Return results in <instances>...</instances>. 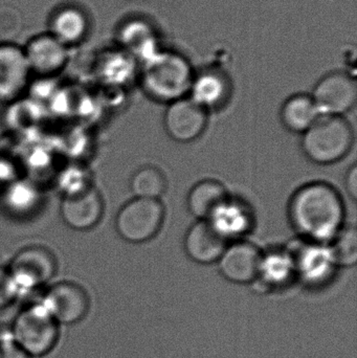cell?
I'll list each match as a JSON object with an SVG mask.
<instances>
[{"label": "cell", "instance_id": "ffe728a7", "mask_svg": "<svg viewBox=\"0 0 357 358\" xmlns=\"http://www.w3.org/2000/svg\"><path fill=\"white\" fill-rule=\"evenodd\" d=\"M281 121L289 131L304 134L322 117L312 96L299 94L291 96L282 105Z\"/></svg>", "mask_w": 357, "mask_h": 358}, {"label": "cell", "instance_id": "603a6c76", "mask_svg": "<svg viewBox=\"0 0 357 358\" xmlns=\"http://www.w3.org/2000/svg\"><path fill=\"white\" fill-rule=\"evenodd\" d=\"M167 189V180L161 170L152 166L140 168L132 176L130 189L136 198L159 199Z\"/></svg>", "mask_w": 357, "mask_h": 358}, {"label": "cell", "instance_id": "2e32d148", "mask_svg": "<svg viewBox=\"0 0 357 358\" xmlns=\"http://www.w3.org/2000/svg\"><path fill=\"white\" fill-rule=\"evenodd\" d=\"M89 19L78 6H66L57 10L50 21V35L67 48L78 45L87 37Z\"/></svg>", "mask_w": 357, "mask_h": 358}, {"label": "cell", "instance_id": "52a82bcc", "mask_svg": "<svg viewBox=\"0 0 357 358\" xmlns=\"http://www.w3.org/2000/svg\"><path fill=\"white\" fill-rule=\"evenodd\" d=\"M40 303L59 326L75 325L89 310L87 292L73 282H59L50 286Z\"/></svg>", "mask_w": 357, "mask_h": 358}, {"label": "cell", "instance_id": "7c38bea8", "mask_svg": "<svg viewBox=\"0 0 357 358\" xmlns=\"http://www.w3.org/2000/svg\"><path fill=\"white\" fill-rule=\"evenodd\" d=\"M261 259V250L255 244L236 241L226 246L217 261L218 268L228 281L249 284L257 280Z\"/></svg>", "mask_w": 357, "mask_h": 358}, {"label": "cell", "instance_id": "277c9868", "mask_svg": "<svg viewBox=\"0 0 357 358\" xmlns=\"http://www.w3.org/2000/svg\"><path fill=\"white\" fill-rule=\"evenodd\" d=\"M58 338V324L40 302L24 307L13 322L10 340L31 358L48 355Z\"/></svg>", "mask_w": 357, "mask_h": 358}, {"label": "cell", "instance_id": "3957f363", "mask_svg": "<svg viewBox=\"0 0 357 358\" xmlns=\"http://www.w3.org/2000/svg\"><path fill=\"white\" fill-rule=\"evenodd\" d=\"M193 79L190 64L182 56L156 52L146 60L143 85L151 98L171 103L189 94Z\"/></svg>", "mask_w": 357, "mask_h": 358}, {"label": "cell", "instance_id": "d4e9b609", "mask_svg": "<svg viewBox=\"0 0 357 358\" xmlns=\"http://www.w3.org/2000/svg\"><path fill=\"white\" fill-rule=\"evenodd\" d=\"M329 246L335 266L351 267L357 262V231L344 227Z\"/></svg>", "mask_w": 357, "mask_h": 358}, {"label": "cell", "instance_id": "44dd1931", "mask_svg": "<svg viewBox=\"0 0 357 358\" xmlns=\"http://www.w3.org/2000/svg\"><path fill=\"white\" fill-rule=\"evenodd\" d=\"M190 98L207 109L217 108L226 102L230 94L228 81L217 73H203L193 79Z\"/></svg>", "mask_w": 357, "mask_h": 358}, {"label": "cell", "instance_id": "cb8c5ba5", "mask_svg": "<svg viewBox=\"0 0 357 358\" xmlns=\"http://www.w3.org/2000/svg\"><path fill=\"white\" fill-rule=\"evenodd\" d=\"M122 37L130 52L140 55L146 60L157 52H154V34L146 23L140 21L129 23L124 27Z\"/></svg>", "mask_w": 357, "mask_h": 358}, {"label": "cell", "instance_id": "83f0119b", "mask_svg": "<svg viewBox=\"0 0 357 358\" xmlns=\"http://www.w3.org/2000/svg\"><path fill=\"white\" fill-rule=\"evenodd\" d=\"M17 178L19 176L16 166L6 157H0V191Z\"/></svg>", "mask_w": 357, "mask_h": 358}, {"label": "cell", "instance_id": "ac0fdd59", "mask_svg": "<svg viewBox=\"0 0 357 358\" xmlns=\"http://www.w3.org/2000/svg\"><path fill=\"white\" fill-rule=\"evenodd\" d=\"M207 221L228 242L242 237L249 231L252 215L247 206L238 200L228 198Z\"/></svg>", "mask_w": 357, "mask_h": 358}, {"label": "cell", "instance_id": "4316f807", "mask_svg": "<svg viewBox=\"0 0 357 358\" xmlns=\"http://www.w3.org/2000/svg\"><path fill=\"white\" fill-rule=\"evenodd\" d=\"M19 294L6 267L0 266V309L10 306Z\"/></svg>", "mask_w": 357, "mask_h": 358}, {"label": "cell", "instance_id": "7402d4cb", "mask_svg": "<svg viewBox=\"0 0 357 358\" xmlns=\"http://www.w3.org/2000/svg\"><path fill=\"white\" fill-rule=\"evenodd\" d=\"M296 273L295 262L291 252L272 250L262 254L259 275L265 283L281 284Z\"/></svg>", "mask_w": 357, "mask_h": 358}, {"label": "cell", "instance_id": "5b68a950", "mask_svg": "<svg viewBox=\"0 0 357 358\" xmlns=\"http://www.w3.org/2000/svg\"><path fill=\"white\" fill-rule=\"evenodd\" d=\"M163 219L165 208L161 200L134 197L117 213L115 229L125 241L144 243L157 235Z\"/></svg>", "mask_w": 357, "mask_h": 358}, {"label": "cell", "instance_id": "d6986e66", "mask_svg": "<svg viewBox=\"0 0 357 358\" xmlns=\"http://www.w3.org/2000/svg\"><path fill=\"white\" fill-rule=\"evenodd\" d=\"M228 198V192L221 182L215 179H205L190 189L187 206L189 212L198 220H209Z\"/></svg>", "mask_w": 357, "mask_h": 358}, {"label": "cell", "instance_id": "8fae6325", "mask_svg": "<svg viewBox=\"0 0 357 358\" xmlns=\"http://www.w3.org/2000/svg\"><path fill=\"white\" fill-rule=\"evenodd\" d=\"M23 50L31 75L39 78L52 79L68 63L69 48L50 33L31 38Z\"/></svg>", "mask_w": 357, "mask_h": 358}, {"label": "cell", "instance_id": "9c48e42d", "mask_svg": "<svg viewBox=\"0 0 357 358\" xmlns=\"http://www.w3.org/2000/svg\"><path fill=\"white\" fill-rule=\"evenodd\" d=\"M321 115L343 117L357 101L356 80L345 73H331L320 80L312 94Z\"/></svg>", "mask_w": 357, "mask_h": 358}, {"label": "cell", "instance_id": "484cf974", "mask_svg": "<svg viewBox=\"0 0 357 358\" xmlns=\"http://www.w3.org/2000/svg\"><path fill=\"white\" fill-rule=\"evenodd\" d=\"M56 182L62 197L82 193L94 185L90 181L89 171L80 164H71L63 168L57 176Z\"/></svg>", "mask_w": 357, "mask_h": 358}, {"label": "cell", "instance_id": "9a60e30c", "mask_svg": "<svg viewBox=\"0 0 357 358\" xmlns=\"http://www.w3.org/2000/svg\"><path fill=\"white\" fill-rule=\"evenodd\" d=\"M228 245V242L207 220L197 221L184 236V250L198 264L217 262Z\"/></svg>", "mask_w": 357, "mask_h": 358}, {"label": "cell", "instance_id": "6da1fadb", "mask_svg": "<svg viewBox=\"0 0 357 358\" xmlns=\"http://www.w3.org/2000/svg\"><path fill=\"white\" fill-rule=\"evenodd\" d=\"M289 216L291 227L303 239L324 245L343 229L345 203L337 189L329 183H308L291 196Z\"/></svg>", "mask_w": 357, "mask_h": 358}, {"label": "cell", "instance_id": "7a4b0ae2", "mask_svg": "<svg viewBox=\"0 0 357 358\" xmlns=\"http://www.w3.org/2000/svg\"><path fill=\"white\" fill-rule=\"evenodd\" d=\"M354 144V131L343 117L322 115L304 132L302 150L318 165H331L343 159Z\"/></svg>", "mask_w": 357, "mask_h": 358}, {"label": "cell", "instance_id": "f546056e", "mask_svg": "<svg viewBox=\"0 0 357 358\" xmlns=\"http://www.w3.org/2000/svg\"><path fill=\"white\" fill-rule=\"evenodd\" d=\"M345 189L352 200L357 198V167L352 165L345 178Z\"/></svg>", "mask_w": 357, "mask_h": 358}, {"label": "cell", "instance_id": "5bb4252c", "mask_svg": "<svg viewBox=\"0 0 357 358\" xmlns=\"http://www.w3.org/2000/svg\"><path fill=\"white\" fill-rule=\"evenodd\" d=\"M41 187L35 180L17 178L0 191V203L6 214L25 219L35 215L43 203Z\"/></svg>", "mask_w": 357, "mask_h": 358}, {"label": "cell", "instance_id": "f1b7e54d", "mask_svg": "<svg viewBox=\"0 0 357 358\" xmlns=\"http://www.w3.org/2000/svg\"><path fill=\"white\" fill-rule=\"evenodd\" d=\"M0 358H31L10 338L0 341Z\"/></svg>", "mask_w": 357, "mask_h": 358}, {"label": "cell", "instance_id": "30bf717a", "mask_svg": "<svg viewBox=\"0 0 357 358\" xmlns=\"http://www.w3.org/2000/svg\"><path fill=\"white\" fill-rule=\"evenodd\" d=\"M207 111L191 98L169 103L163 115V126L168 136L178 143H191L205 131Z\"/></svg>", "mask_w": 357, "mask_h": 358}, {"label": "cell", "instance_id": "8992f818", "mask_svg": "<svg viewBox=\"0 0 357 358\" xmlns=\"http://www.w3.org/2000/svg\"><path fill=\"white\" fill-rule=\"evenodd\" d=\"M6 268L20 296L46 285L56 275L58 262L48 248L31 245L19 250Z\"/></svg>", "mask_w": 357, "mask_h": 358}, {"label": "cell", "instance_id": "e0dca14e", "mask_svg": "<svg viewBox=\"0 0 357 358\" xmlns=\"http://www.w3.org/2000/svg\"><path fill=\"white\" fill-rule=\"evenodd\" d=\"M291 254L295 262L296 273L308 281L325 279L337 267L329 248L323 244L307 242Z\"/></svg>", "mask_w": 357, "mask_h": 358}, {"label": "cell", "instance_id": "4fadbf2b", "mask_svg": "<svg viewBox=\"0 0 357 358\" xmlns=\"http://www.w3.org/2000/svg\"><path fill=\"white\" fill-rule=\"evenodd\" d=\"M104 200L94 185L82 193L62 197L60 214L67 227L85 231L100 223L104 214Z\"/></svg>", "mask_w": 357, "mask_h": 358}, {"label": "cell", "instance_id": "ba28073f", "mask_svg": "<svg viewBox=\"0 0 357 358\" xmlns=\"http://www.w3.org/2000/svg\"><path fill=\"white\" fill-rule=\"evenodd\" d=\"M31 69L23 48L13 43H0V103L18 102L29 92Z\"/></svg>", "mask_w": 357, "mask_h": 358}]
</instances>
